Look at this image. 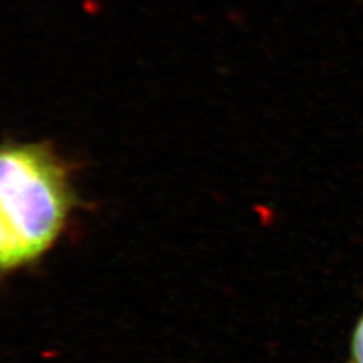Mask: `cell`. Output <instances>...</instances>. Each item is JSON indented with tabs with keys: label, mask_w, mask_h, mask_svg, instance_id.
I'll list each match as a JSON object with an SVG mask.
<instances>
[{
	"label": "cell",
	"mask_w": 363,
	"mask_h": 363,
	"mask_svg": "<svg viewBox=\"0 0 363 363\" xmlns=\"http://www.w3.org/2000/svg\"><path fill=\"white\" fill-rule=\"evenodd\" d=\"M73 206L66 166L46 144H1L0 273L43 256Z\"/></svg>",
	"instance_id": "6da1fadb"
},
{
	"label": "cell",
	"mask_w": 363,
	"mask_h": 363,
	"mask_svg": "<svg viewBox=\"0 0 363 363\" xmlns=\"http://www.w3.org/2000/svg\"><path fill=\"white\" fill-rule=\"evenodd\" d=\"M350 363H363V312L351 335Z\"/></svg>",
	"instance_id": "7a4b0ae2"
}]
</instances>
